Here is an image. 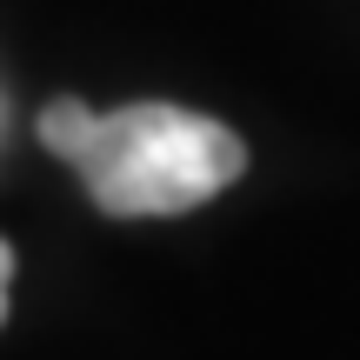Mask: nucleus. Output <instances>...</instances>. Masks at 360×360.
<instances>
[{
	"mask_svg": "<svg viewBox=\"0 0 360 360\" xmlns=\"http://www.w3.org/2000/svg\"><path fill=\"white\" fill-rule=\"evenodd\" d=\"M40 141L80 174L94 207L114 220L187 214L247 174L240 134L174 101H134L107 114L80 101H53L40 114Z\"/></svg>",
	"mask_w": 360,
	"mask_h": 360,
	"instance_id": "obj_1",
	"label": "nucleus"
},
{
	"mask_svg": "<svg viewBox=\"0 0 360 360\" xmlns=\"http://www.w3.org/2000/svg\"><path fill=\"white\" fill-rule=\"evenodd\" d=\"M7 281H13V247L0 240V321H7Z\"/></svg>",
	"mask_w": 360,
	"mask_h": 360,
	"instance_id": "obj_2",
	"label": "nucleus"
}]
</instances>
